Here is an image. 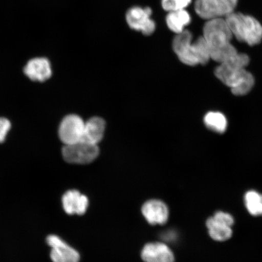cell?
Returning a JSON list of instances; mask_svg holds the SVG:
<instances>
[{"label":"cell","mask_w":262,"mask_h":262,"mask_svg":"<svg viewBox=\"0 0 262 262\" xmlns=\"http://www.w3.org/2000/svg\"><path fill=\"white\" fill-rule=\"evenodd\" d=\"M62 204L67 214L82 215L86 212L89 201L86 195L77 190H70L63 195Z\"/></svg>","instance_id":"obj_12"},{"label":"cell","mask_w":262,"mask_h":262,"mask_svg":"<svg viewBox=\"0 0 262 262\" xmlns=\"http://www.w3.org/2000/svg\"><path fill=\"white\" fill-rule=\"evenodd\" d=\"M204 123L208 129L214 132L222 134L228 126L227 118L220 112H209L205 115Z\"/></svg>","instance_id":"obj_17"},{"label":"cell","mask_w":262,"mask_h":262,"mask_svg":"<svg viewBox=\"0 0 262 262\" xmlns=\"http://www.w3.org/2000/svg\"><path fill=\"white\" fill-rule=\"evenodd\" d=\"M191 3V0H162L164 10L168 12L185 9Z\"/></svg>","instance_id":"obj_20"},{"label":"cell","mask_w":262,"mask_h":262,"mask_svg":"<svg viewBox=\"0 0 262 262\" xmlns=\"http://www.w3.org/2000/svg\"><path fill=\"white\" fill-rule=\"evenodd\" d=\"M142 211L146 221L151 225H163L168 220V208L165 203L159 200L146 202Z\"/></svg>","instance_id":"obj_10"},{"label":"cell","mask_w":262,"mask_h":262,"mask_svg":"<svg viewBox=\"0 0 262 262\" xmlns=\"http://www.w3.org/2000/svg\"><path fill=\"white\" fill-rule=\"evenodd\" d=\"M152 10L149 8L134 7L127 12L126 21L130 28L142 32L146 35L152 34L156 29L155 22L150 16Z\"/></svg>","instance_id":"obj_8"},{"label":"cell","mask_w":262,"mask_h":262,"mask_svg":"<svg viewBox=\"0 0 262 262\" xmlns=\"http://www.w3.org/2000/svg\"><path fill=\"white\" fill-rule=\"evenodd\" d=\"M51 248L50 256L53 262H79L80 255L73 248L55 235H50L47 238Z\"/></svg>","instance_id":"obj_9"},{"label":"cell","mask_w":262,"mask_h":262,"mask_svg":"<svg viewBox=\"0 0 262 262\" xmlns=\"http://www.w3.org/2000/svg\"><path fill=\"white\" fill-rule=\"evenodd\" d=\"M216 220L224 223L225 224H227L229 227H232L234 224V220L233 217L228 213L224 212L223 211H218L215 213L214 216H213Z\"/></svg>","instance_id":"obj_21"},{"label":"cell","mask_w":262,"mask_h":262,"mask_svg":"<svg viewBox=\"0 0 262 262\" xmlns=\"http://www.w3.org/2000/svg\"><path fill=\"white\" fill-rule=\"evenodd\" d=\"M203 33V37L207 42L211 51L231 43V39L233 37L225 18L209 19L206 23Z\"/></svg>","instance_id":"obj_3"},{"label":"cell","mask_w":262,"mask_h":262,"mask_svg":"<svg viewBox=\"0 0 262 262\" xmlns=\"http://www.w3.org/2000/svg\"><path fill=\"white\" fill-rule=\"evenodd\" d=\"M206 224L209 230V235L214 241H225L232 236L231 227L216 220L213 217L209 218Z\"/></svg>","instance_id":"obj_16"},{"label":"cell","mask_w":262,"mask_h":262,"mask_svg":"<svg viewBox=\"0 0 262 262\" xmlns=\"http://www.w3.org/2000/svg\"><path fill=\"white\" fill-rule=\"evenodd\" d=\"M232 35L250 46L259 44L262 40V26L253 16L233 12L225 18Z\"/></svg>","instance_id":"obj_2"},{"label":"cell","mask_w":262,"mask_h":262,"mask_svg":"<svg viewBox=\"0 0 262 262\" xmlns=\"http://www.w3.org/2000/svg\"><path fill=\"white\" fill-rule=\"evenodd\" d=\"M105 122L100 117H93L85 123L83 138L81 141L93 145H98L102 140Z\"/></svg>","instance_id":"obj_14"},{"label":"cell","mask_w":262,"mask_h":262,"mask_svg":"<svg viewBox=\"0 0 262 262\" xmlns=\"http://www.w3.org/2000/svg\"><path fill=\"white\" fill-rule=\"evenodd\" d=\"M85 123L77 115H70L64 118L59 127V137L64 145L80 142L83 138Z\"/></svg>","instance_id":"obj_7"},{"label":"cell","mask_w":262,"mask_h":262,"mask_svg":"<svg viewBox=\"0 0 262 262\" xmlns=\"http://www.w3.org/2000/svg\"><path fill=\"white\" fill-rule=\"evenodd\" d=\"M250 62L247 54L238 53L225 63L219 64L215 70V76L231 88L235 96H244L253 89L255 81L253 75L246 70Z\"/></svg>","instance_id":"obj_1"},{"label":"cell","mask_w":262,"mask_h":262,"mask_svg":"<svg viewBox=\"0 0 262 262\" xmlns=\"http://www.w3.org/2000/svg\"><path fill=\"white\" fill-rule=\"evenodd\" d=\"M24 72L31 80L35 81H45L52 75L51 64L45 58L32 59L26 65Z\"/></svg>","instance_id":"obj_13"},{"label":"cell","mask_w":262,"mask_h":262,"mask_svg":"<svg viewBox=\"0 0 262 262\" xmlns=\"http://www.w3.org/2000/svg\"><path fill=\"white\" fill-rule=\"evenodd\" d=\"M191 20V16L185 9L169 12L166 18L167 26L176 34L184 31Z\"/></svg>","instance_id":"obj_15"},{"label":"cell","mask_w":262,"mask_h":262,"mask_svg":"<svg viewBox=\"0 0 262 262\" xmlns=\"http://www.w3.org/2000/svg\"><path fill=\"white\" fill-rule=\"evenodd\" d=\"M173 51L183 63L189 66L199 64L198 54L192 35L189 31L185 30L177 34L172 42Z\"/></svg>","instance_id":"obj_6"},{"label":"cell","mask_w":262,"mask_h":262,"mask_svg":"<svg viewBox=\"0 0 262 262\" xmlns=\"http://www.w3.org/2000/svg\"><path fill=\"white\" fill-rule=\"evenodd\" d=\"M245 204L249 213L254 216L262 215V194L251 190L245 195Z\"/></svg>","instance_id":"obj_18"},{"label":"cell","mask_w":262,"mask_h":262,"mask_svg":"<svg viewBox=\"0 0 262 262\" xmlns=\"http://www.w3.org/2000/svg\"><path fill=\"white\" fill-rule=\"evenodd\" d=\"M99 154L96 145L80 141L72 145H64L62 155L66 162L74 164H87L93 162Z\"/></svg>","instance_id":"obj_5"},{"label":"cell","mask_w":262,"mask_h":262,"mask_svg":"<svg viewBox=\"0 0 262 262\" xmlns=\"http://www.w3.org/2000/svg\"><path fill=\"white\" fill-rule=\"evenodd\" d=\"M11 127V123L8 119L0 117V143L4 142Z\"/></svg>","instance_id":"obj_22"},{"label":"cell","mask_w":262,"mask_h":262,"mask_svg":"<svg viewBox=\"0 0 262 262\" xmlns=\"http://www.w3.org/2000/svg\"><path fill=\"white\" fill-rule=\"evenodd\" d=\"M238 0H196L195 11L200 17L209 19L225 18L236 8Z\"/></svg>","instance_id":"obj_4"},{"label":"cell","mask_w":262,"mask_h":262,"mask_svg":"<svg viewBox=\"0 0 262 262\" xmlns=\"http://www.w3.org/2000/svg\"><path fill=\"white\" fill-rule=\"evenodd\" d=\"M142 257L145 262H175L171 249L160 242L146 245L142 252Z\"/></svg>","instance_id":"obj_11"},{"label":"cell","mask_w":262,"mask_h":262,"mask_svg":"<svg viewBox=\"0 0 262 262\" xmlns=\"http://www.w3.org/2000/svg\"><path fill=\"white\" fill-rule=\"evenodd\" d=\"M238 52L231 43L225 47L211 51V59L219 64L224 63L234 57Z\"/></svg>","instance_id":"obj_19"}]
</instances>
